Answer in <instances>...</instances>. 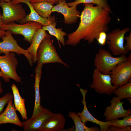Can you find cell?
<instances>
[{
	"instance_id": "28",
	"label": "cell",
	"mask_w": 131,
	"mask_h": 131,
	"mask_svg": "<svg viewBox=\"0 0 131 131\" xmlns=\"http://www.w3.org/2000/svg\"><path fill=\"white\" fill-rule=\"evenodd\" d=\"M107 34L105 32H101L98 35L96 40L100 45L104 46L106 44L107 40Z\"/></svg>"
},
{
	"instance_id": "21",
	"label": "cell",
	"mask_w": 131,
	"mask_h": 131,
	"mask_svg": "<svg viewBox=\"0 0 131 131\" xmlns=\"http://www.w3.org/2000/svg\"><path fill=\"white\" fill-rule=\"evenodd\" d=\"M35 11L41 17L47 18L50 16L54 4L46 1L31 2Z\"/></svg>"
},
{
	"instance_id": "9",
	"label": "cell",
	"mask_w": 131,
	"mask_h": 131,
	"mask_svg": "<svg viewBox=\"0 0 131 131\" xmlns=\"http://www.w3.org/2000/svg\"><path fill=\"white\" fill-rule=\"evenodd\" d=\"M111 82L118 87L130 82L131 77V60L120 63L111 71L110 74Z\"/></svg>"
},
{
	"instance_id": "13",
	"label": "cell",
	"mask_w": 131,
	"mask_h": 131,
	"mask_svg": "<svg viewBox=\"0 0 131 131\" xmlns=\"http://www.w3.org/2000/svg\"><path fill=\"white\" fill-rule=\"evenodd\" d=\"M55 114L42 107L41 111L36 116L21 122L24 131H37L45 121Z\"/></svg>"
},
{
	"instance_id": "1",
	"label": "cell",
	"mask_w": 131,
	"mask_h": 131,
	"mask_svg": "<svg viewBox=\"0 0 131 131\" xmlns=\"http://www.w3.org/2000/svg\"><path fill=\"white\" fill-rule=\"evenodd\" d=\"M84 8L80 16V21L76 30L67 35L65 44L75 46L82 40L92 43L102 31L107 32L111 18V10L91 3L83 4Z\"/></svg>"
},
{
	"instance_id": "24",
	"label": "cell",
	"mask_w": 131,
	"mask_h": 131,
	"mask_svg": "<svg viewBox=\"0 0 131 131\" xmlns=\"http://www.w3.org/2000/svg\"><path fill=\"white\" fill-rule=\"evenodd\" d=\"M91 3L100 6L104 8L111 10L107 0H75L74 1L67 3L68 6H77L81 4Z\"/></svg>"
},
{
	"instance_id": "11",
	"label": "cell",
	"mask_w": 131,
	"mask_h": 131,
	"mask_svg": "<svg viewBox=\"0 0 131 131\" xmlns=\"http://www.w3.org/2000/svg\"><path fill=\"white\" fill-rule=\"evenodd\" d=\"M117 96L114 97L110 101L111 105L105 109L104 116L106 121H111L128 116L131 114L130 109L125 110L123 104L124 101Z\"/></svg>"
},
{
	"instance_id": "14",
	"label": "cell",
	"mask_w": 131,
	"mask_h": 131,
	"mask_svg": "<svg viewBox=\"0 0 131 131\" xmlns=\"http://www.w3.org/2000/svg\"><path fill=\"white\" fill-rule=\"evenodd\" d=\"M80 89L83 96L81 102L83 105L84 107L82 112H79L77 114L81 118L82 122L85 124L87 122H91L98 125L100 126V131H109V127L112 124L111 121L106 122L101 121L97 119L92 115L87 108L85 101V96L88 90L86 89H83L81 88H80Z\"/></svg>"
},
{
	"instance_id": "17",
	"label": "cell",
	"mask_w": 131,
	"mask_h": 131,
	"mask_svg": "<svg viewBox=\"0 0 131 131\" xmlns=\"http://www.w3.org/2000/svg\"><path fill=\"white\" fill-rule=\"evenodd\" d=\"M21 3L26 4L29 7L30 12L29 14L19 22L20 24H24L28 21H32L39 23L43 26H45L49 25L56 22L55 17L54 16L50 15L47 18H44L41 16L35 11L31 2L28 1H23Z\"/></svg>"
},
{
	"instance_id": "3",
	"label": "cell",
	"mask_w": 131,
	"mask_h": 131,
	"mask_svg": "<svg viewBox=\"0 0 131 131\" xmlns=\"http://www.w3.org/2000/svg\"><path fill=\"white\" fill-rule=\"evenodd\" d=\"M37 56V64L58 63L69 68L57 53L51 36L47 33L38 47Z\"/></svg>"
},
{
	"instance_id": "29",
	"label": "cell",
	"mask_w": 131,
	"mask_h": 131,
	"mask_svg": "<svg viewBox=\"0 0 131 131\" xmlns=\"http://www.w3.org/2000/svg\"><path fill=\"white\" fill-rule=\"evenodd\" d=\"M62 0H12L11 2L13 4L21 3L24 0H27L31 2H36L41 1H46L49 2L54 4H58Z\"/></svg>"
},
{
	"instance_id": "15",
	"label": "cell",
	"mask_w": 131,
	"mask_h": 131,
	"mask_svg": "<svg viewBox=\"0 0 131 131\" xmlns=\"http://www.w3.org/2000/svg\"><path fill=\"white\" fill-rule=\"evenodd\" d=\"M66 121V119L62 114L55 113L45 121L38 131H62Z\"/></svg>"
},
{
	"instance_id": "26",
	"label": "cell",
	"mask_w": 131,
	"mask_h": 131,
	"mask_svg": "<svg viewBox=\"0 0 131 131\" xmlns=\"http://www.w3.org/2000/svg\"><path fill=\"white\" fill-rule=\"evenodd\" d=\"M112 125L120 128H123L131 125V115L123 117L122 120L116 119L111 121Z\"/></svg>"
},
{
	"instance_id": "12",
	"label": "cell",
	"mask_w": 131,
	"mask_h": 131,
	"mask_svg": "<svg viewBox=\"0 0 131 131\" xmlns=\"http://www.w3.org/2000/svg\"><path fill=\"white\" fill-rule=\"evenodd\" d=\"M77 6H68L66 0H62L54 6L52 12L62 14L64 16L65 23L71 25L76 23L80 18L81 13L79 11L77 10Z\"/></svg>"
},
{
	"instance_id": "8",
	"label": "cell",
	"mask_w": 131,
	"mask_h": 131,
	"mask_svg": "<svg viewBox=\"0 0 131 131\" xmlns=\"http://www.w3.org/2000/svg\"><path fill=\"white\" fill-rule=\"evenodd\" d=\"M90 87L99 94L111 96L117 87L112 84L110 74H103L95 68L93 73Z\"/></svg>"
},
{
	"instance_id": "36",
	"label": "cell",
	"mask_w": 131,
	"mask_h": 131,
	"mask_svg": "<svg viewBox=\"0 0 131 131\" xmlns=\"http://www.w3.org/2000/svg\"><path fill=\"white\" fill-rule=\"evenodd\" d=\"M3 75L1 71L0 70V77H2Z\"/></svg>"
},
{
	"instance_id": "32",
	"label": "cell",
	"mask_w": 131,
	"mask_h": 131,
	"mask_svg": "<svg viewBox=\"0 0 131 131\" xmlns=\"http://www.w3.org/2000/svg\"><path fill=\"white\" fill-rule=\"evenodd\" d=\"M5 31L0 29V38H2L5 35Z\"/></svg>"
},
{
	"instance_id": "5",
	"label": "cell",
	"mask_w": 131,
	"mask_h": 131,
	"mask_svg": "<svg viewBox=\"0 0 131 131\" xmlns=\"http://www.w3.org/2000/svg\"><path fill=\"white\" fill-rule=\"evenodd\" d=\"M18 63L13 52L0 56V68L3 75L2 77L6 83L9 82L10 78L18 82H21V78L18 75L16 72Z\"/></svg>"
},
{
	"instance_id": "18",
	"label": "cell",
	"mask_w": 131,
	"mask_h": 131,
	"mask_svg": "<svg viewBox=\"0 0 131 131\" xmlns=\"http://www.w3.org/2000/svg\"><path fill=\"white\" fill-rule=\"evenodd\" d=\"M43 64H37L35 68V82L34 85L35 91V100L33 113L31 117L38 115L41 111L42 106L41 105L40 92V84L41 74Z\"/></svg>"
},
{
	"instance_id": "7",
	"label": "cell",
	"mask_w": 131,
	"mask_h": 131,
	"mask_svg": "<svg viewBox=\"0 0 131 131\" xmlns=\"http://www.w3.org/2000/svg\"><path fill=\"white\" fill-rule=\"evenodd\" d=\"M0 6L2 10V22L4 24L19 22L27 15L20 4H13L11 1L6 2L0 1Z\"/></svg>"
},
{
	"instance_id": "4",
	"label": "cell",
	"mask_w": 131,
	"mask_h": 131,
	"mask_svg": "<svg viewBox=\"0 0 131 131\" xmlns=\"http://www.w3.org/2000/svg\"><path fill=\"white\" fill-rule=\"evenodd\" d=\"M43 26L41 23L34 21H28L20 24L13 22L8 24L2 23L0 29L9 30L14 34L21 35L24 37L25 40L31 44L34 34Z\"/></svg>"
},
{
	"instance_id": "6",
	"label": "cell",
	"mask_w": 131,
	"mask_h": 131,
	"mask_svg": "<svg viewBox=\"0 0 131 131\" xmlns=\"http://www.w3.org/2000/svg\"><path fill=\"white\" fill-rule=\"evenodd\" d=\"M130 31L129 27H126L122 30L117 28L107 34L108 48L113 55H126L128 53L125 49L124 42L125 33Z\"/></svg>"
},
{
	"instance_id": "23",
	"label": "cell",
	"mask_w": 131,
	"mask_h": 131,
	"mask_svg": "<svg viewBox=\"0 0 131 131\" xmlns=\"http://www.w3.org/2000/svg\"><path fill=\"white\" fill-rule=\"evenodd\" d=\"M68 117L71 118L75 125V131H99L100 129L98 127H89L82 122L81 118L74 112L70 111L69 113Z\"/></svg>"
},
{
	"instance_id": "34",
	"label": "cell",
	"mask_w": 131,
	"mask_h": 131,
	"mask_svg": "<svg viewBox=\"0 0 131 131\" xmlns=\"http://www.w3.org/2000/svg\"><path fill=\"white\" fill-rule=\"evenodd\" d=\"M2 14L0 12V27L1 26L2 24Z\"/></svg>"
},
{
	"instance_id": "20",
	"label": "cell",
	"mask_w": 131,
	"mask_h": 131,
	"mask_svg": "<svg viewBox=\"0 0 131 131\" xmlns=\"http://www.w3.org/2000/svg\"><path fill=\"white\" fill-rule=\"evenodd\" d=\"M47 33L42 28L39 29L34 34L30 46L27 49L33 58V62L37 61V52L38 47Z\"/></svg>"
},
{
	"instance_id": "31",
	"label": "cell",
	"mask_w": 131,
	"mask_h": 131,
	"mask_svg": "<svg viewBox=\"0 0 131 131\" xmlns=\"http://www.w3.org/2000/svg\"><path fill=\"white\" fill-rule=\"evenodd\" d=\"M124 40L127 41L126 45L124 47L126 50L129 52L131 50V32L128 36H124Z\"/></svg>"
},
{
	"instance_id": "16",
	"label": "cell",
	"mask_w": 131,
	"mask_h": 131,
	"mask_svg": "<svg viewBox=\"0 0 131 131\" xmlns=\"http://www.w3.org/2000/svg\"><path fill=\"white\" fill-rule=\"evenodd\" d=\"M12 101V99L9 101L5 110L0 115V124L10 123L22 127L21 122L17 115Z\"/></svg>"
},
{
	"instance_id": "27",
	"label": "cell",
	"mask_w": 131,
	"mask_h": 131,
	"mask_svg": "<svg viewBox=\"0 0 131 131\" xmlns=\"http://www.w3.org/2000/svg\"><path fill=\"white\" fill-rule=\"evenodd\" d=\"M13 98V94L10 92L6 93L0 98V115L3 112L4 107L9 101Z\"/></svg>"
},
{
	"instance_id": "2",
	"label": "cell",
	"mask_w": 131,
	"mask_h": 131,
	"mask_svg": "<svg viewBox=\"0 0 131 131\" xmlns=\"http://www.w3.org/2000/svg\"><path fill=\"white\" fill-rule=\"evenodd\" d=\"M129 60H131V55L128 57L125 55H122L119 57H114L110 51L101 48L95 55L94 64L95 68L101 73L109 74L118 64Z\"/></svg>"
},
{
	"instance_id": "35",
	"label": "cell",
	"mask_w": 131,
	"mask_h": 131,
	"mask_svg": "<svg viewBox=\"0 0 131 131\" xmlns=\"http://www.w3.org/2000/svg\"><path fill=\"white\" fill-rule=\"evenodd\" d=\"M0 1H3L7 2L11 1V0H0Z\"/></svg>"
},
{
	"instance_id": "22",
	"label": "cell",
	"mask_w": 131,
	"mask_h": 131,
	"mask_svg": "<svg viewBox=\"0 0 131 131\" xmlns=\"http://www.w3.org/2000/svg\"><path fill=\"white\" fill-rule=\"evenodd\" d=\"M56 22L49 25L43 26L42 29L45 31H48L49 34L56 37L58 41V44L60 48H61L60 43L63 46L65 45V41L64 36L67 35L65 32L62 31V28H56Z\"/></svg>"
},
{
	"instance_id": "25",
	"label": "cell",
	"mask_w": 131,
	"mask_h": 131,
	"mask_svg": "<svg viewBox=\"0 0 131 131\" xmlns=\"http://www.w3.org/2000/svg\"><path fill=\"white\" fill-rule=\"evenodd\" d=\"M121 99L131 97V82L117 87L114 93Z\"/></svg>"
},
{
	"instance_id": "33",
	"label": "cell",
	"mask_w": 131,
	"mask_h": 131,
	"mask_svg": "<svg viewBox=\"0 0 131 131\" xmlns=\"http://www.w3.org/2000/svg\"><path fill=\"white\" fill-rule=\"evenodd\" d=\"M3 92V90L2 87V84L0 80V96Z\"/></svg>"
},
{
	"instance_id": "30",
	"label": "cell",
	"mask_w": 131,
	"mask_h": 131,
	"mask_svg": "<svg viewBox=\"0 0 131 131\" xmlns=\"http://www.w3.org/2000/svg\"><path fill=\"white\" fill-rule=\"evenodd\" d=\"M108 129L109 131H131V126H129L123 128H120L111 125L109 126Z\"/></svg>"
},
{
	"instance_id": "10",
	"label": "cell",
	"mask_w": 131,
	"mask_h": 131,
	"mask_svg": "<svg viewBox=\"0 0 131 131\" xmlns=\"http://www.w3.org/2000/svg\"><path fill=\"white\" fill-rule=\"evenodd\" d=\"M12 34L10 31L7 30L5 35L1 38L2 41L0 42V54L13 52L18 55L23 54L27 58L30 66H32L33 62L31 56L27 49H23L18 45Z\"/></svg>"
},
{
	"instance_id": "19",
	"label": "cell",
	"mask_w": 131,
	"mask_h": 131,
	"mask_svg": "<svg viewBox=\"0 0 131 131\" xmlns=\"http://www.w3.org/2000/svg\"><path fill=\"white\" fill-rule=\"evenodd\" d=\"M14 100V105L16 110L19 112L22 119L25 120L27 119V112L25 107L24 98L20 95L18 87L14 84L11 86Z\"/></svg>"
}]
</instances>
